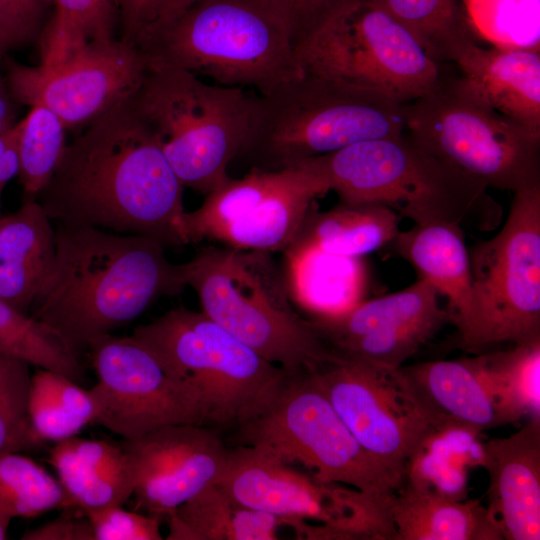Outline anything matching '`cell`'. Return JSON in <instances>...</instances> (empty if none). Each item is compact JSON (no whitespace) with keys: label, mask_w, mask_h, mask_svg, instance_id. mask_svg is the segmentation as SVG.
<instances>
[{"label":"cell","mask_w":540,"mask_h":540,"mask_svg":"<svg viewBox=\"0 0 540 540\" xmlns=\"http://www.w3.org/2000/svg\"><path fill=\"white\" fill-rule=\"evenodd\" d=\"M183 187L130 97L66 145L35 199L55 223L145 235L179 247Z\"/></svg>","instance_id":"cell-1"},{"label":"cell","mask_w":540,"mask_h":540,"mask_svg":"<svg viewBox=\"0 0 540 540\" xmlns=\"http://www.w3.org/2000/svg\"><path fill=\"white\" fill-rule=\"evenodd\" d=\"M55 240V264L31 316L76 355L186 286L184 265L169 261L156 238L56 223Z\"/></svg>","instance_id":"cell-2"},{"label":"cell","mask_w":540,"mask_h":540,"mask_svg":"<svg viewBox=\"0 0 540 540\" xmlns=\"http://www.w3.org/2000/svg\"><path fill=\"white\" fill-rule=\"evenodd\" d=\"M404 104L307 71L253 95L246 144L252 168L280 171L357 142L404 132Z\"/></svg>","instance_id":"cell-3"},{"label":"cell","mask_w":540,"mask_h":540,"mask_svg":"<svg viewBox=\"0 0 540 540\" xmlns=\"http://www.w3.org/2000/svg\"><path fill=\"white\" fill-rule=\"evenodd\" d=\"M340 201L377 203L417 225L498 226L500 205L487 189L416 144L405 131L309 159Z\"/></svg>","instance_id":"cell-4"},{"label":"cell","mask_w":540,"mask_h":540,"mask_svg":"<svg viewBox=\"0 0 540 540\" xmlns=\"http://www.w3.org/2000/svg\"><path fill=\"white\" fill-rule=\"evenodd\" d=\"M183 265L202 311L290 376L315 373L334 357L295 311L269 252L207 246Z\"/></svg>","instance_id":"cell-5"},{"label":"cell","mask_w":540,"mask_h":540,"mask_svg":"<svg viewBox=\"0 0 540 540\" xmlns=\"http://www.w3.org/2000/svg\"><path fill=\"white\" fill-rule=\"evenodd\" d=\"M139 48L148 64L258 94L301 72L291 26L272 0H199Z\"/></svg>","instance_id":"cell-6"},{"label":"cell","mask_w":540,"mask_h":540,"mask_svg":"<svg viewBox=\"0 0 540 540\" xmlns=\"http://www.w3.org/2000/svg\"><path fill=\"white\" fill-rule=\"evenodd\" d=\"M132 102L184 187L206 195L230 179L227 167L250 130L253 95L246 89L148 64Z\"/></svg>","instance_id":"cell-7"},{"label":"cell","mask_w":540,"mask_h":540,"mask_svg":"<svg viewBox=\"0 0 540 540\" xmlns=\"http://www.w3.org/2000/svg\"><path fill=\"white\" fill-rule=\"evenodd\" d=\"M131 336L193 395L205 423L240 426L256 418L291 377L203 311L171 309Z\"/></svg>","instance_id":"cell-8"},{"label":"cell","mask_w":540,"mask_h":540,"mask_svg":"<svg viewBox=\"0 0 540 540\" xmlns=\"http://www.w3.org/2000/svg\"><path fill=\"white\" fill-rule=\"evenodd\" d=\"M404 121L416 144L486 189L540 185V133L494 110L458 77L441 75L432 91L404 104Z\"/></svg>","instance_id":"cell-9"},{"label":"cell","mask_w":540,"mask_h":540,"mask_svg":"<svg viewBox=\"0 0 540 540\" xmlns=\"http://www.w3.org/2000/svg\"><path fill=\"white\" fill-rule=\"evenodd\" d=\"M238 438L287 463L297 462L323 483L387 501L404 483L355 438L313 374L291 376L270 407L239 426Z\"/></svg>","instance_id":"cell-10"},{"label":"cell","mask_w":540,"mask_h":540,"mask_svg":"<svg viewBox=\"0 0 540 540\" xmlns=\"http://www.w3.org/2000/svg\"><path fill=\"white\" fill-rule=\"evenodd\" d=\"M300 70L372 89L402 104L432 91L440 65L370 0H354L296 47Z\"/></svg>","instance_id":"cell-11"},{"label":"cell","mask_w":540,"mask_h":540,"mask_svg":"<svg viewBox=\"0 0 540 540\" xmlns=\"http://www.w3.org/2000/svg\"><path fill=\"white\" fill-rule=\"evenodd\" d=\"M469 253L475 329L468 351L540 340V185L514 192L508 216Z\"/></svg>","instance_id":"cell-12"},{"label":"cell","mask_w":540,"mask_h":540,"mask_svg":"<svg viewBox=\"0 0 540 540\" xmlns=\"http://www.w3.org/2000/svg\"><path fill=\"white\" fill-rule=\"evenodd\" d=\"M216 483L241 504L289 520L292 528L317 522L320 539L395 540L387 501L320 482L258 446L228 449Z\"/></svg>","instance_id":"cell-13"},{"label":"cell","mask_w":540,"mask_h":540,"mask_svg":"<svg viewBox=\"0 0 540 540\" xmlns=\"http://www.w3.org/2000/svg\"><path fill=\"white\" fill-rule=\"evenodd\" d=\"M328 191L309 160L280 171L251 168L206 194L196 210L184 211L177 234L182 245L207 240L239 250L284 251L315 198Z\"/></svg>","instance_id":"cell-14"},{"label":"cell","mask_w":540,"mask_h":540,"mask_svg":"<svg viewBox=\"0 0 540 540\" xmlns=\"http://www.w3.org/2000/svg\"><path fill=\"white\" fill-rule=\"evenodd\" d=\"M312 374L358 442L403 478L427 443L439 435L399 367L335 352Z\"/></svg>","instance_id":"cell-15"},{"label":"cell","mask_w":540,"mask_h":540,"mask_svg":"<svg viewBox=\"0 0 540 540\" xmlns=\"http://www.w3.org/2000/svg\"><path fill=\"white\" fill-rule=\"evenodd\" d=\"M2 66L16 103L43 105L72 130L85 128L132 97L143 82L148 60L139 47L115 38L88 45L54 64L29 66L6 55Z\"/></svg>","instance_id":"cell-16"},{"label":"cell","mask_w":540,"mask_h":540,"mask_svg":"<svg viewBox=\"0 0 540 540\" xmlns=\"http://www.w3.org/2000/svg\"><path fill=\"white\" fill-rule=\"evenodd\" d=\"M97 382L93 424L132 440L173 424H205L193 395L132 336L103 334L88 344Z\"/></svg>","instance_id":"cell-17"},{"label":"cell","mask_w":540,"mask_h":540,"mask_svg":"<svg viewBox=\"0 0 540 540\" xmlns=\"http://www.w3.org/2000/svg\"><path fill=\"white\" fill-rule=\"evenodd\" d=\"M438 295L420 277L403 290L363 300L339 316L308 320L334 352L398 368L448 322Z\"/></svg>","instance_id":"cell-18"},{"label":"cell","mask_w":540,"mask_h":540,"mask_svg":"<svg viewBox=\"0 0 540 540\" xmlns=\"http://www.w3.org/2000/svg\"><path fill=\"white\" fill-rule=\"evenodd\" d=\"M121 445L134 466L137 507L159 519L216 483L229 449L200 424L163 426Z\"/></svg>","instance_id":"cell-19"},{"label":"cell","mask_w":540,"mask_h":540,"mask_svg":"<svg viewBox=\"0 0 540 540\" xmlns=\"http://www.w3.org/2000/svg\"><path fill=\"white\" fill-rule=\"evenodd\" d=\"M399 370L439 434H478L510 424L484 354L402 365Z\"/></svg>","instance_id":"cell-20"},{"label":"cell","mask_w":540,"mask_h":540,"mask_svg":"<svg viewBox=\"0 0 540 540\" xmlns=\"http://www.w3.org/2000/svg\"><path fill=\"white\" fill-rule=\"evenodd\" d=\"M488 474L487 508L506 540L540 539V417L480 445Z\"/></svg>","instance_id":"cell-21"},{"label":"cell","mask_w":540,"mask_h":540,"mask_svg":"<svg viewBox=\"0 0 540 540\" xmlns=\"http://www.w3.org/2000/svg\"><path fill=\"white\" fill-rule=\"evenodd\" d=\"M460 81L497 112L540 133V50L485 48L474 37L455 46L448 58Z\"/></svg>","instance_id":"cell-22"},{"label":"cell","mask_w":540,"mask_h":540,"mask_svg":"<svg viewBox=\"0 0 540 540\" xmlns=\"http://www.w3.org/2000/svg\"><path fill=\"white\" fill-rule=\"evenodd\" d=\"M408 261L448 299V322L458 330L459 344L467 349L475 329V308L469 253L461 226L417 225L399 231L387 245Z\"/></svg>","instance_id":"cell-23"},{"label":"cell","mask_w":540,"mask_h":540,"mask_svg":"<svg viewBox=\"0 0 540 540\" xmlns=\"http://www.w3.org/2000/svg\"><path fill=\"white\" fill-rule=\"evenodd\" d=\"M395 540H503L496 518L478 499L457 497L406 477L387 501Z\"/></svg>","instance_id":"cell-24"},{"label":"cell","mask_w":540,"mask_h":540,"mask_svg":"<svg viewBox=\"0 0 540 540\" xmlns=\"http://www.w3.org/2000/svg\"><path fill=\"white\" fill-rule=\"evenodd\" d=\"M55 258V228L35 198L0 217V299L28 314Z\"/></svg>","instance_id":"cell-25"},{"label":"cell","mask_w":540,"mask_h":540,"mask_svg":"<svg viewBox=\"0 0 540 540\" xmlns=\"http://www.w3.org/2000/svg\"><path fill=\"white\" fill-rule=\"evenodd\" d=\"M49 462L74 508L122 506L133 495L134 466L122 445L73 436L55 443Z\"/></svg>","instance_id":"cell-26"},{"label":"cell","mask_w":540,"mask_h":540,"mask_svg":"<svg viewBox=\"0 0 540 540\" xmlns=\"http://www.w3.org/2000/svg\"><path fill=\"white\" fill-rule=\"evenodd\" d=\"M283 253L290 298L311 319L339 316L364 300L369 276L362 257L297 246H288Z\"/></svg>","instance_id":"cell-27"},{"label":"cell","mask_w":540,"mask_h":540,"mask_svg":"<svg viewBox=\"0 0 540 540\" xmlns=\"http://www.w3.org/2000/svg\"><path fill=\"white\" fill-rule=\"evenodd\" d=\"M400 216L377 203L340 201L327 211L313 204L289 246L314 248L345 257H363L387 246L397 235Z\"/></svg>","instance_id":"cell-28"},{"label":"cell","mask_w":540,"mask_h":540,"mask_svg":"<svg viewBox=\"0 0 540 540\" xmlns=\"http://www.w3.org/2000/svg\"><path fill=\"white\" fill-rule=\"evenodd\" d=\"M168 540H274L290 521L238 502L210 484L166 515Z\"/></svg>","instance_id":"cell-29"},{"label":"cell","mask_w":540,"mask_h":540,"mask_svg":"<svg viewBox=\"0 0 540 540\" xmlns=\"http://www.w3.org/2000/svg\"><path fill=\"white\" fill-rule=\"evenodd\" d=\"M28 413L35 438L44 443L66 440L93 423L95 407L89 389L70 378L39 368L32 375Z\"/></svg>","instance_id":"cell-30"},{"label":"cell","mask_w":540,"mask_h":540,"mask_svg":"<svg viewBox=\"0 0 540 540\" xmlns=\"http://www.w3.org/2000/svg\"><path fill=\"white\" fill-rule=\"evenodd\" d=\"M51 1L54 11L38 38L40 63L54 64L88 45L116 38V0Z\"/></svg>","instance_id":"cell-31"},{"label":"cell","mask_w":540,"mask_h":540,"mask_svg":"<svg viewBox=\"0 0 540 540\" xmlns=\"http://www.w3.org/2000/svg\"><path fill=\"white\" fill-rule=\"evenodd\" d=\"M406 27L439 65L474 37L462 0H370Z\"/></svg>","instance_id":"cell-32"},{"label":"cell","mask_w":540,"mask_h":540,"mask_svg":"<svg viewBox=\"0 0 540 540\" xmlns=\"http://www.w3.org/2000/svg\"><path fill=\"white\" fill-rule=\"evenodd\" d=\"M0 352L75 382L84 377L76 355L52 329L0 299Z\"/></svg>","instance_id":"cell-33"},{"label":"cell","mask_w":540,"mask_h":540,"mask_svg":"<svg viewBox=\"0 0 540 540\" xmlns=\"http://www.w3.org/2000/svg\"><path fill=\"white\" fill-rule=\"evenodd\" d=\"M59 480L21 452L0 451V509L12 519L72 508Z\"/></svg>","instance_id":"cell-34"},{"label":"cell","mask_w":540,"mask_h":540,"mask_svg":"<svg viewBox=\"0 0 540 540\" xmlns=\"http://www.w3.org/2000/svg\"><path fill=\"white\" fill-rule=\"evenodd\" d=\"M18 177L27 198H35L52 178L64 153L65 131L59 117L43 105L30 107L16 123Z\"/></svg>","instance_id":"cell-35"},{"label":"cell","mask_w":540,"mask_h":540,"mask_svg":"<svg viewBox=\"0 0 540 540\" xmlns=\"http://www.w3.org/2000/svg\"><path fill=\"white\" fill-rule=\"evenodd\" d=\"M484 357L510 424L540 417V340Z\"/></svg>","instance_id":"cell-36"},{"label":"cell","mask_w":540,"mask_h":540,"mask_svg":"<svg viewBox=\"0 0 540 540\" xmlns=\"http://www.w3.org/2000/svg\"><path fill=\"white\" fill-rule=\"evenodd\" d=\"M475 35L500 48L540 50V0H462Z\"/></svg>","instance_id":"cell-37"},{"label":"cell","mask_w":540,"mask_h":540,"mask_svg":"<svg viewBox=\"0 0 540 540\" xmlns=\"http://www.w3.org/2000/svg\"><path fill=\"white\" fill-rule=\"evenodd\" d=\"M31 379L29 363L0 352V451H30L43 445L29 421Z\"/></svg>","instance_id":"cell-38"},{"label":"cell","mask_w":540,"mask_h":540,"mask_svg":"<svg viewBox=\"0 0 540 540\" xmlns=\"http://www.w3.org/2000/svg\"><path fill=\"white\" fill-rule=\"evenodd\" d=\"M199 0H116L120 39L139 47Z\"/></svg>","instance_id":"cell-39"},{"label":"cell","mask_w":540,"mask_h":540,"mask_svg":"<svg viewBox=\"0 0 540 540\" xmlns=\"http://www.w3.org/2000/svg\"><path fill=\"white\" fill-rule=\"evenodd\" d=\"M92 527L94 540H161L160 519L128 511L122 506L83 510Z\"/></svg>","instance_id":"cell-40"},{"label":"cell","mask_w":540,"mask_h":540,"mask_svg":"<svg viewBox=\"0 0 540 540\" xmlns=\"http://www.w3.org/2000/svg\"><path fill=\"white\" fill-rule=\"evenodd\" d=\"M289 22L297 45L354 0H272Z\"/></svg>","instance_id":"cell-41"},{"label":"cell","mask_w":540,"mask_h":540,"mask_svg":"<svg viewBox=\"0 0 540 540\" xmlns=\"http://www.w3.org/2000/svg\"><path fill=\"white\" fill-rule=\"evenodd\" d=\"M22 540H94L93 531L85 512L63 513L54 520L26 531Z\"/></svg>","instance_id":"cell-42"},{"label":"cell","mask_w":540,"mask_h":540,"mask_svg":"<svg viewBox=\"0 0 540 540\" xmlns=\"http://www.w3.org/2000/svg\"><path fill=\"white\" fill-rule=\"evenodd\" d=\"M33 41L34 38L19 18L0 0V59L3 60L11 50Z\"/></svg>","instance_id":"cell-43"},{"label":"cell","mask_w":540,"mask_h":540,"mask_svg":"<svg viewBox=\"0 0 540 540\" xmlns=\"http://www.w3.org/2000/svg\"><path fill=\"white\" fill-rule=\"evenodd\" d=\"M16 124L8 131L0 134V217L2 209V194L7 183L18 175Z\"/></svg>","instance_id":"cell-44"},{"label":"cell","mask_w":540,"mask_h":540,"mask_svg":"<svg viewBox=\"0 0 540 540\" xmlns=\"http://www.w3.org/2000/svg\"><path fill=\"white\" fill-rule=\"evenodd\" d=\"M10 3L30 32L32 37L36 40L39 38L40 32L44 26V15L52 4L51 0H10Z\"/></svg>","instance_id":"cell-45"},{"label":"cell","mask_w":540,"mask_h":540,"mask_svg":"<svg viewBox=\"0 0 540 540\" xmlns=\"http://www.w3.org/2000/svg\"><path fill=\"white\" fill-rule=\"evenodd\" d=\"M2 61L0 59V134L10 130L17 123V103L13 100L2 73Z\"/></svg>","instance_id":"cell-46"},{"label":"cell","mask_w":540,"mask_h":540,"mask_svg":"<svg viewBox=\"0 0 540 540\" xmlns=\"http://www.w3.org/2000/svg\"><path fill=\"white\" fill-rule=\"evenodd\" d=\"M12 518L0 509V540L7 538V531Z\"/></svg>","instance_id":"cell-47"}]
</instances>
